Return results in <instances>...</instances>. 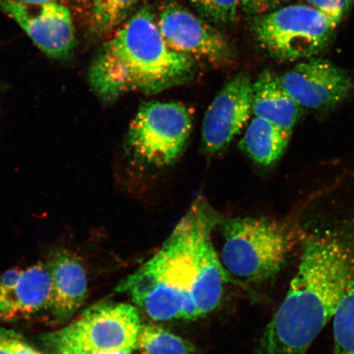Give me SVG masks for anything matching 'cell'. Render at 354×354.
I'll list each match as a JSON object with an SVG mask.
<instances>
[{
  "instance_id": "17",
  "label": "cell",
  "mask_w": 354,
  "mask_h": 354,
  "mask_svg": "<svg viewBox=\"0 0 354 354\" xmlns=\"http://www.w3.org/2000/svg\"><path fill=\"white\" fill-rule=\"evenodd\" d=\"M90 28L100 35L108 34L125 20L138 0H77Z\"/></svg>"
},
{
  "instance_id": "12",
  "label": "cell",
  "mask_w": 354,
  "mask_h": 354,
  "mask_svg": "<svg viewBox=\"0 0 354 354\" xmlns=\"http://www.w3.org/2000/svg\"><path fill=\"white\" fill-rule=\"evenodd\" d=\"M32 8L15 0H0V8L19 24L48 57L65 59L75 46V30L68 8L54 2Z\"/></svg>"
},
{
  "instance_id": "2",
  "label": "cell",
  "mask_w": 354,
  "mask_h": 354,
  "mask_svg": "<svg viewBox=\"0 0 354 354\" xmlns=\"http://www.w3.org/2000/svg\"><path fill=\"white\" fill-rule=\"evenodd\" d=\"M197 61L167 46L152 8L144 6L106 42L88 72L95 94L106 104L130 91L158 94L196 76Z\"/></svg>"
},
{
  "instance_id": "27",
  "label": "cell",
  "mask_w": 354,
  "mask_h": 354,
  "mask_svg": "<svg viewBox=\"0 0 354 354\" xmlns=\"http://www.w3.org/2000/svg\"><path fill=\"white\" fill-rule=\"evenodd\" d=\"M24 4H42L55 1V0H15Z\"/></svg>"
},
{
  "instance_id": "4",
  "label": "cell",
  "mask_w": 354,
  "mask_h": 354,
  "mask_svg": "<svg viewBox=\"0 0 354 354\" xmlns=\"http://www.w3.org/2000/svg\"><path fill=\"white\" fill-rule=\"evenodd\" d=\"M224 239L221 263L230 275L245 284L263 285L287 262L294 236L280 221L263 218H221Z\"/></svg>"
},
{
  "instance_id": "18",
  "label": "cell",
  "mask_w": 354,
  "mask_h": 354,
  "mask_svg": "<svg viewBox=\"0 0 354 354\" xmlns=\"http://www.w3.org/2000/svg\"><path fill=\"white\" fill-rule=\"evenodd\" d=\"M137 347L143 354H198L187 340L154 325L141 326Z\"/></svg>"
},
{
  "instance_id": "13",
  "label": "cell",
  "mask_w": 354,
  "mask_h": 354,
  "mask_svg": "<svg viewBox=\"0 0 354 354\" xmlns=\"http://www.w3.org/2000/svg\"><path fill=\"white\" fill-rule=\"evenodd\" d=\"M48 265L53 283L50 308L57 320H68L86 298V269L79 257L65 250L56 252Z\"/></svg>"
},
{
  "instance_id": "5",
  "label": "cell",
  "mask_w": 354,
  "mask_h": 354,
  "mask_svg": "<svg viewBox=\"0 0 354 354\" xmlns=\"http://www.w3.org/2000/svg\"><path fill=\"white\" fill-rule=\"evenodd\" d=\"M192 126V114L183 104L159 101L145 103L128 129L127 153L144 167H169L187 148Z\"/></svg>"
},
{
  "instance_id": "8",
  "label": "cell",
  "mask_w": 354,
  "mask_h": 354,
  "mask_svg": "<svg viewBox=\"0 0 354 354\" xmlns=\"http://www.w3.org/2000/svg\"><path fill=\"white\" fill-rule=\"evenodd\" d=\"M192 218V293L199 317L206 316L218 306L225 283L231 281L216 254L211 241L212 230L218 227L223 216L205 199H199L189 211Z\"/></svg>"
},
{
  "instance_id": "10",
  "label": "cell",
  "mask_w": 354,
  "mask_h": 354,
  "mask_svg": "<svg viewBox=\"0 0 354 354\" xmlns=\"http://www.w3.org/2000/svg\"><path fill=\"white\" fill-rule=\"evenodd\" d=\"M253 84L247 75H238L212 100L202 127V146L209 156L223 153L249 120L253 113Z\"/></svg>"
},
{
  "instance_id": "26",
  "label": "cell",
  "mask_w": 354,
  "mask_h": 354,
  "mask_svg": "<svg viewBox=\"0 0 354 354\" xmlns=\"http://www.w3.org/2000/svg\"><path fill=\"white\" fill-rule=\"evenodd\" d=\"M53 347L56 349L57 354H86L80 349L69 346V345L57 344Z\"/></svg>"
},
{
  "instance_id": "28",
  "label": "cell",
  "mask_w": 354,
  "mask_h": 354,
  "mask_svg": "<svg viewBox=\"0 0 354 354\" xmlns=\"http://www.w3.org/2000/svg\"><path fill=\"white\" fill-rule=\"evenodd\" d=\"M133 351H122L113 353H87L86 354H132Z\"/></svg>"
},
{
  "instance_id": "9",
  "label": "cell",
  "mask_w": 354,
  "mask_h": 354,
  "mask_svg": "<svg viewBox=\"0 0 354 354\" xmlns=\"http://www.w3.org/2000/svg\"><path fill=\"white\" fill-rule=\"evenodd\" d=\"M157 24L167 46L175 52L215 65L232 59L231 47L223 35L179 3H165Z\"/></svg>"
},
{
  "instance_id": "23",
  "label": "cell",
  "mask_w": 354,
  "mask_h": 354,
  "mask_svg": "<svg viewBox=\"0 0 354 354\" xmlns=\"http://www.w3.org/2000/svg\"><path fill=\"white\" fill-rule=\"evenodd\" d=\"M24 270L19 268H12L0 275V299L13 289L19 281Z\"/></svg>"
},
{
  "instance_id": "14",
  "label": "cell",
  "mask_w": 354,
  "mask_h": 354,
  "mask_svg": "<svg viewBox=\"0 0 354 354\" xmlns=\"http://www.w3.org/2000/svg\"><path fill=\"white\" fill-rule=\"evenodd\" d=\"M53 283L48 263L32 266L21 275L15 288L0 299V322L26 318L51 308Z\"/></svg>"
},
{
  "instance_id": "20",
  "label": "cell",
  "mask_w": 354,
  "mask_h": 354,
  "mask_svg": "<svg viewBox=\"0 0 354 354\" xmlns=\"http://www.w3.org/2000/svg\"><path fill=\"white\" fill-rule=\"evenodd\" d=\"M203 16L215 24H229L236 20L241 0H192Z\"/></svg>"
},
{
  "instance_id": "7",
  "label": "cell",
  "mask_w": 354,
  "mask_h": 354,
  "mask_svg": "<svg viewBox=\"0 0 354 354\" xmlns=\"http://www.w3.org/2000/svg\"><path fill=\"white\" fill-rule=\"evenodd\" d=\"M140 328L139 313L132 305L101 303L46 339L52 346L69 345L86 353L134 351Z\"/></svg>"
},
{
  "instance_id": "16",
  "label": "cell",
  "mask_w": 354,
  "mask_h": 354,
  "mask_svg": "<svg viewBox=\"0 0 354 354\" xmlns=\"http://www.w3.org/2000/svg\"><path fill=\"white\" fill-rule=\"evenodd\" d=\"M291 134L292 131L255 117L239 145L256 165L268 167L275 165L284 154Z\"/></svg>"
},
{
  "instance_id": "24",
  "label": "cell",
  "mask_w": 354,
  "mask_h": 354,
  "mask_svg": "<svg viewBox=\"0 0 354 354\" xmlns=\"http://www.w3.org/2000/svg\"><path fill=\"white\" fill-rule=\"evenodd\" d=\"M19 337L15 331L0 328V354H12V344Z\"/></svg>"
},
{
  "instance_id": "22",
  "label": "cell",
  "mask_w": 354,
  "mask_h": 354,
  "mask_svg": "<svg viewBox=\"0 0 354 354\" xmlns=\"http://www.w3.org/2000/svg\"><path fill=\"white\" fill-rule=\"evenodd\" d=\"M286 0H241V6L249 15L260 16L277 10Z\"/></svg>"
},
{
  "instance_id": "15",
  "label": "cell",
  "mask_w": 354,
  "mask_h": 354,
  "mask_svg": "<svg viewBox=\"0 0 354 354\" xmlns=\"http://www.w3.org/2000/svg\"><path fill=\"white\" fill-rule=\"evenodd\" d=\"M282 86L280 76L264 71L253 84V113L284 129L293 131L302 112Z\"/></svg>"
},
{
  "instance_id": "25",
  "label": "cell",
  "mask_w": 354,
  "mask_h": 354,
  "mask_svg": "<svg viewBox=\"0 0 354 354\" xmlns=\"http://www.w3.org/2000/svg\"><path fill=\"white\" fill-rule=\"evenodd\" d=\"M12 351V354H43L25 343L24 340H21V337L17 339L13 343Z\"/></svg>"
},
{
  "instance_id": "21",
  "label": "cell",
  "mask_w": 354,
  "mask_h": 354,
  "mask_svg": "<svg viewBox=\"0 0 354 354\" xmlns=\"http://www.w3.org/2000/svg\"><path fill=\"white\" fill-rule=\"evenodd\" d=\"M307 2L308 6L325 13L339 24L353 0H307Z\"/></svg>"
},
{
  "instance_id": "3",
  "label": "cell",
  "mask_w": 354,
  "mask_h": 354,
  "mask_svg": "<svg viewBox=\"0 0 354 354\" xmlns=\"http://www.w3.org/2000/svg\"><path fill=\"white\" fill-rule=\"evenodd\" d=\"M192 234L187 225H176L153 258L127 277L117 291L130 296L133 302L154 321L181 318L183 299L192 296Z\"/></svg>"
},
{
  "instance_id": "6",
  "label": "cell",
  "mask_w": 354,
  "mask_h": 354,
  "mask_svg": "<svg viewBox=\"0 0 354 354\" xmlns=\"http://www.w3.org/2000/svg\"><path fill=\"white\" fill-rule=\"evenodd\" d=\"M338 22L305 4H292L257 16V41L274 59L283 62L310 59L328 46Z\"/></svg>"
},
{
  "instance_id": "1",
  "label": "cell",
  "mask_w": 354,
  "mask_h": 354,
  "mask_svg": "<svg viewBox=\"0 0 354 354\" xmlns=\"http://www.w3.org/2000/svg\"><path fill=\"white\" fill-rule=\"evenodd\" d=\"M354 286V237L330 232L303 243L297 272L257 354H307Z\"/></svg>"
},
{
  "instance_id": "19",
  "label": "cell",
  "mask_w": 354,
  "mask_h": 354,
  "mask_svg": "<svg viewBox=\"0 0 354 354\" xmlns=\"http://www.w3.org/2000/svg\"><path fill=\"white\" fill-rule=\"evenodd\" d=\"M332 320L335 354H354V286L344 295Z\"/></svg>"
},
{
  "instance_id": "11",
  "label": "cell",
  "mask_w": 354,
  "mask_h": 354,
  "mask_svg": "<svg viewBox=\"0 0 354 354\" xmlns=\"http://www.w3.org/2000/svg\"><path fill=\"white\" fill-rule=\"evenodd\" d=\"M282 86L303 109L326 110L342 104L353 88L342 68L322 59H307L280 76Z\"/></svg>"
}]
</instances>
